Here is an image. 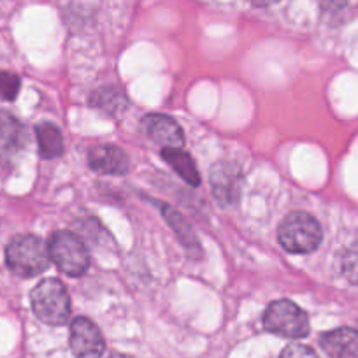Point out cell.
<instances>
[{"mask_svg": "<svg viewBox=\"0 0 358 358\" xmlns=\"http://www.w3.org/2000/svg\"><path fill=\"white\" fill-rule=\"evenodd\" d=\"M50 248L36 236H18L6 250V262L16 276H39L50 267Z\"/></svg>", "mask_w": 358, "mask_h": 358, "instance_id": "1", "label": "cell"}, {"mask_svg": "<svg viewBox=\"0 0 358 358\" xmlns=\"http://www.w3.org/2000/svg\"><path fill=\"white\" fill-rule=\"evenodd\" d=\"M278 239L288 253H313L322 243V227L308 213H292L280 225Z\"/></svg>", "mask_w": 358, "mask_h": 358, "instance_id": "2", "label": "cell"}, {"mask_svg": "<svg viewBox=\"0 0 358 358\" xmlns=\"http://www.w3.org/2000/svg\"><path fill=\"white\" fill-rule=\"evenodd\" d=\"M32 309L41 322L48 325H64L71 315V299L67 288L58 280H44L34 288Z\"/></svg>", "mask_w": 358, "mask_h": 358, "instance_id": "3", "label": "cell"}, {"mask_svg": "<svg viewBox=\"0 0 358 358\" xmlns=\"http://www.w3.org/2000/svg\"><path fill=\"white\" fill-rule=\"evenodd\" d=\"M264 329L287 339H302L309 334V318L297 304L281 299L274 301L264 313Z\"/></svg>", "mask_w": 358, "mask_h": 358, "instance_id": "4", "label": "cell"}, {"mask_svg": "<svg viewBox=\"0 0 358 358\" xmlns=\"http://www.w3.org/2000/svg\"><path fill=\"white\" fill-rule=\"evenodd\" d=\"M50 257L62 273L72 278H81L90 267V255L78 236L58 230L50 239Z\"/></svg>", "mask_w": 358, "mask_h": 358, "instance_id": "5", "label": "cell"}, {"mask_svg": "<svg viewBox=\"0 0 358 358\" xmlns=\"http://www.w3.org/2000/svg\"><path fill=\"white\" fill-rule=\"evenodd\" d=\"M244 178L241 169L230 162H218L211 171V188L216 201L223 206L237 204L243 192Z\"/></svg>", "mask_w": 358, "mask_h": 358, "instance_id": "6", "label": "cell"}, {"mask_svg": "<svg viewBox=\"0 0 358 358\" xmlns=\"http://www.w3.org/2000/svg\"><path fill=\"white\" fill-rule=\"evenodd\" d=\"M71 350L76 358H101L106 343L99 327L88 318H76L71 325Z\"/></svg>", "mask_w": 358, "mask_h": 358, "instance_id": "7", "label": "cell"}, {"mask_svg": "<svg viewBox=\"0 0 358 358\" xmlns=\"http://www.w3.org/2000/svg\"><path fill=\"white\" fill-rule=\"evenodd\" d=\"M143 127L146 130L148 136L160 144L164 150H171V148H183L185 136L181 127L172 120L171 116L165 115H148L143 120Z\"/></svg>", "mask_w": 358, "mask_h": 358, "instance_id": "8", "label": "cell"}, {"mask_svg": "<svg viewBox=\"0 0 358 358\" xmlns=\"http://www.w3.org/2000/svg\"><path fill=\"white\" fill-rule=\"evenodd\" d=\"M90 167L99 174L123 176L129 172V157L116 146H97L88 155Z\"/></svg>", "mask_w": 358, "mask_h": 358, "instance_id": "9", "label": "cell"}, {"mask_svg": "<svg viewBox=\"0 0 358 358\" xmlns=\"http://www.w3.org/2000/svg\"><path fill=\"white\" fill-rule=\"evenodd\" d=\"M27 130L15 116L0 113V158L11 160L25 148Z\"/></svg>", "mask_w": 358, "mask_h": 358, "instance_id": "10", "label": "cell"}, {"mask_svg": "<svg viewBox=\"0 0 358 358\" xmlns=\"http://www.w3.org/2000/svg\"><path fill=\"white\" fill-rule=\"evenodd\" d=\"M320 343H322L323 351L330 358H358L357 330L348 329V327L330 330V332L323 334Z\"/></svg>", "mask_w": 358, "mask_h": 358, "instance_id": "11", "label": "cell"}, {"mask_svg": "<svg viewBox=\"0 0 358 358\" xmlns=\"http://www.w3.org/2000/svg\"><path fill=\"white\" fill-rule=\"evenodd\" d=\"M160 211L162 215L165 216L169 225H171V229L176 232L178 239L181 241V244H183L190 253L194 255L201 253V244H199L197 236H195L194 229L188 225L187 220L183 218V215H179L176 209H172L171 206H165V204H160Z\"/></svg>", "mask_w": 358, "mask_h": 358, "instance_id": "12", "label": "cell"}, {"mask_svg": "<svg viewBox=\"0 0 358 358\" xmlns=\"http://www.w3.org/2000/svg\"><path fill=\"white\" fill-rule=\"evenodd\" d=\"M162 157H164V160L167 162V164L174 169V172H178L188 185L197 187V185L201 183V174H199L197 167H195V162L192 160L190 155L181 151V148L164 150Z\"/></svg>", "mask_w": 358, "mask_h": 358, "instance_id": "13", "label": "cell"}, {"mask_svg": "<svg viewBox=\"0 0 358 358\" xmlns=\"http://www.w3.org/2000/svg\"><path fill=\"white\" fill-rule=\"evenodd\" d=\"M36 136L43 158L51 160V158H57L64 153V139H62L60 130L53 123H39L36 127Z\"/></svg>", "mask_w": 358, "mask_h": 358, "instance_id": "14", "label": "cell"}, {"mask_svg": "<svg viewBox=\"0 0 358 358\" xmlns=\"http://www.w3.org/2000/svg\"><path fill=\"white\" fill-rule=\"evenodd\" d=\"M92 106L109 116H118L125 111L129 102H127V97L118 88H115V86H104V88L97 90L92 95Z\"/></svg>", "mask_w": 358, "mask_h": 358, "instance_id": "15", "label": "cell"}, {"mask_svg": "<svg viewBox=\"0 0 358 358\" xmlns=\"http://www.w3.org/2000/svg\"><path fill=\"white\" fill-rule=\"evenodd\" d=\"M20 92V78L11 72L0 71V99L15 101Z\"/></svg>", "mask_w": 358, "mask_h": 358, "instance_id": "16", "label": "cell"}, {"mask_svg": "<svg viewBox=\"0 0 358 358\" xmlns=\"http://www.w3.org/2000/svg\"><path fill=\"white\" fill-rule=\"evenodd\" d=\"M343 274L353 285H358V246L350 248L343 257Z\"/></svg>", "mask_w": 358, "mask_h": 358, "instance_id": "17", "label": "cell"}, {"mask_svg": "<svg viewBox=\"0 0 358 358\" xmlns=\"http://www.w3.org/2000/svg\"><path fill=\"white\" fill-rule=\"evenodd\" d=\"M280 358H318V355L315 353V350L304 346V344H290V346L285 348Z\"/></svg>", "mask_w": 358, "mask_h": 358, "instance_id": "18", "label": "cell"}, {"mask_svg": "<svg viewBox=\"0 0 358 358\" xmlns=\"http://www.w3.org/2000/svg\"><path fill=\"white\" fill-rule=\"evenodd\" d=\"M322 2L329 9H341L348 4V0H322Z\"/></svg>", "mask_w": 358, "mask_h": 358, "instance_id": "19", "label": "cell"}, {"mask_svg": "<svg viewBox=\"0 0 358 358\" xmlns=\"http://www.w3.org/2000/svg\"><path fill=\"white\" fill-rule=\"evenodd\" d=\"M280 0H251V4L257 6V8H268V6L278 4Z\"/></svg>", "mask_w": 358, "mask_h": 358, "instance_id": "20", "label": "cell"}]
</instances>
